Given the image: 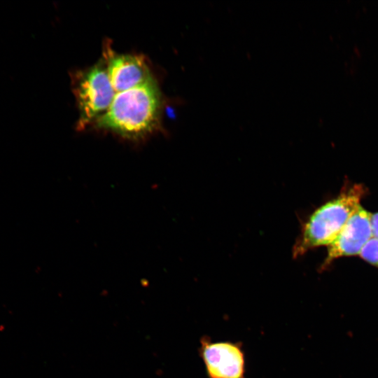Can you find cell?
Instances as JSON below:
<instances>
[{
  "mask_svg": "<svg viewBox=\"0 0 378 378\" xmlns=\"http://www.w3.org/2000/svg\"><path fill=\"white\" fill-rule=\"evenodd\" d=\"M370 225L372 237L378 239V212L370 216Z\"/></svg>",
  "mask_w": 378,
  "mask_h": 378,
  "instance_id": "8",
  "label": "cell"
},
{
  "mask_svg": "<svg viewBox=\"0 0 378 378\" xmlns=\"http://www.w3.org/2000/svg\"><path fill=\"white\" fill-rule=\"evenodd\" d=\"M359 255L366 262L378 268V239L372 237L363 247Z\"/></svg>",
  "mask_w": 378,
  "mask_h": 378,
  "instance_id": "7",
  "label": "cell"
},
{
  "mask_svg": "<svg viewBox=\"0 0 378 378\" xmlns=\"http://www.w3.org/2000/svg\"><path fill=\"white\" fill-rule=\"evenodd\" d=\"M162 94L155 78L116 93L108 110L95 120L97 127L138 139L160 127Z\"/></svg>",
  "mask_w": 378,
  "mask_h": 378,
  "instance_id": "1",
  "label": "cell"
},
{
  "mask_svg": "<svg viewBox=\"0 0 378 378\" xmlns=\"http://www.w3.org/2000/svg\"><path fill=\"white\" fill-rule=\"evenodd\" d=\"M199 356L208 378H246V356L237 342L200 340Z\"/></svg>",
  "mask_w": 378,
  "mask_h": 378,
  "instance_id": "4",
  "label": "cell"
},
{
  "mask_svg": "<svg viewBox=\"0 0 378 378\" xmlns=\"http://www.w3.org/2000/svg\"><path fill=\"white\" fill-rule=\"evenodd\" d=\"M104 62L116 93L136 87L152 76L141 55L118 54L108 48L104 51Z\"/></svg>",
  "mask_w": 378,
  "mask_h": 378,
  "instance_id": "6",
  "label": "cell"
},
{
  "mask_svg": "<svg viewBox=\"0 0 378 378\" xmlns=\"http://www.w3.org/2000/svg\"><path fill=\"white\" fill-rule=\"evenodd\" d=\"M370 216L371 214L360 204L358 206L335 239L328 246V255L322 268L326 267L338 258L360 253L372 237Z\"/></svg>",
  "mask_w": 378,
  "mask_h": 378,
  "instance_id": "5",
  "label": "cell"
},
{
  "mask_svg": "<svg viewBox=\"0 0 378 378\" xmlns=\"http://www.w3.org/2000/svg\"><path fill=\"white\" fill-rule=\"evenodd\" d=\"M364 194L363 186L354 185L313 212L293 246V256L297 258L312 248L329 246L360 205Z\"/></svg>",
  "mask_w": 378,
  "mask_h": 378,
  "instance_id": "2",
  "label": "cell"
},
{
  "mask_svg": "<svg viewBox=\"0 0 378 378\" xmlns=\"http://www.w3.org/2000/svg\"><path fill=\"white\" fill-rule=\"evenodd\" d=\"M73 85L80 112L78 125L83 129L108 110L116 92L104 61L77 72Z\"/></svg>",
  "mask_w": 378,
  "mask_h": 378,
  "instance_id": "3",
  "label": "cell"
}]
</instances>
